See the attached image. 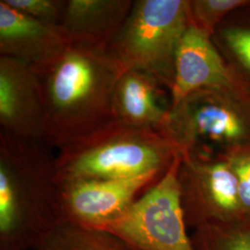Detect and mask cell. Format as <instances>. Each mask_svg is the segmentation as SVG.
I'll return each mask as SVG.
<instances>
[{"instance_id":"obj_14","label":"cell","mask_w":250,"mask_h":250,"mask_svg":"<svg viewBox=\"0 0 250 250\" xmlns=\"http://www.w3.org/2000/svg\"><path fill=\"white\" fill-rule=\"evenodd\" d=\"M211 38L232 72L250 88V3L232 12Z\"/></svg>"},{"instance_id":"obj_9","label":"cell","mask_w":250,"mask_h":250,"mask_svg":"<svg viewBox=\"0 0 250 250\" xmlns=\"http://www.w3.org/2000/svg\"><path fill=\"white\" fill-rule=\"evenodd\" d=\"M201 89L250 88L229 68L211 36L190 23L176 52L174 83L170 90L171 107Z\"/></svg>"},{"instance_id":"obj_16","label":"cell","mask_w":250,"mask_h":250,"mask_svg":"<svg viewBox=\"0 0 250 250\" xmlns=\"http://www.w3.org/2000/svg\"><path fill=\"white\" fill-rule=\"evenodd\" d=\"M191 238L197 250H250V224L205 225Z\"/></svg>"},{"instance_id":"obj_2","label":"cell","mask_w":250,"mask_h":250,"mask_svg":"<svg viewBox=\"0 0 250 250\" xmlns=\"http://www.w3.org/2000/svg\"><path fill=\"white\" fill-rule=\"evenodd\" d=\"M61 222L52 148L0 131V250H34Z\"/></svg>"},{"instance_id":"obj_7","label":"cell","mask_w":250,"mask_h":250,"mask_svg":"<svg viewBox=\"0 0 250 250\" xmlns=\"http://www.w3.org/2000/svg\"><path fill=\"white\" fill-rule=\"evenodd\" d=\"M178 180L188 228L243 222L237 181L225 160L181 157Z\"/></svg>"},{"instance_id":"obj_13","label":"cell","mask_w":250,"mask_h":250,"mask_svg":"<svg viewBox=\"0 0 250 250\" xmlns=\"http://www.w3.org/2000/svg\"><path fill=\"white\" fill-rule=\"evenodd\" d=\"M132 0H68L61 28L71 43L107 48L128 18Z\"/></svg>"},{"instance_id":"obj_12","label":"cell","mask_w":250,"mask_h":250,"mask_svg":"<svg viewBox=\"0 0 250 250\" xmlns=\"http://www.w3.org/2000/svg\"><path fill=\"white\" fill-rule=\"evenodd\" d=\"M166 90L146 72L125 71L117 82L112 97L115 121L163 134L171 107L164 100Z\"/></svg>"},{"instance_id":"obj_3","label":"cell","mask_w":250,"mask_h":250,"mask_svg":"<svg viewBox=\"0 0 250 250\" xmlns=\"http://www.w3.org/2000/svg\"><path fill=\"white\" fill-rule=\"evenodd\" d=\"M179 156L166 135L115 121L58 150L56 167L60 182L133 178L164 174Z\"/></svg>"},{"instance_id":"obj_10","label":"cell","mask_w":250,"mask_h":250,"mask_svg":"<svg viewBox=\"0 0 250 250\" xmlns=\"http://www.w3.org/2000/svg\"><path fill=\"white\" fill-rule=\"evenodd\" d=\"M1 131L20 139L44 141L45 114L33 68L0 56ZM45 142V141H44Z\"/></svg>"},{"instance_id":"obj_6","label":"cell","mask_w":250,"mask_h":250,"mask_svg":"<svg viewBox=\"0 0 250 250\" xmlns=\"http://www.w3.org/2000/svg\"><path fill=\"white\" fill-rule=\"evenodd\" d=\"M181 157L125 213L100 229L113 233L135 250H197L188 234L181 201Z\"/></svg>"},{"instance_id":"obj_11","label":"cell","mask_w":250,"mask_h":250,"mask_svg":"<svg viewBox=\"0 0 250 250\" xmlns=\"http://www.w3.org/2000/svg\"><path fill=\"white\" fill-rule=\"evenodd\" d=\"M70 43L61 27L45 24L0 1V56L36 68Z\"/></svg>"},{"instance_id":"obj_1","label":"cell","mask_w":250,"mask_h":250,"mask_svg":"<svg viewBox=\"0 0 250 250\" xmlns=\"http://www.w3.org/2000/svg\"><path fill=\"white\" fill-rule=\"evenodd\" d=\"M33 70L44 107V141L52 149L115 122L112 97L124 70L107 48L70 42Z\"/></svg>"},{"instance_id":"obj_19","label":"cell","mask_w":250,"mask_h":250,"mask_svg":"<svg viewBox=\"0 0 250 250\" xmlns=\"http://www.w3.org/2000/svg\"><path fill=\"white\" fill-rule=\"evenodd\" d=\"M237 181L243 222L250 224V146L225 159Z\"/></svg>"},{"instance_id":"obj_15","label":"cell","mask_w":250,"mask_h":250,"mask_svg":"<svg viewBox=\"0 0 250 250\" xmlns=\"http://www.w3.org/2000/svg\"><path fill=\"white\" fill-rule=\"evenodd\" d=\"M34 250H135L111 232L61 222Z\"/></svg>"},{"instance_id":"obj_8","label":"cell","mask_w":250,"mask_h":250,"mask_svg":"<svg viewBox=\"0 0 250 250\" xmlns=\"http://www.w3.org/2000/svg\"><path fill=\"white\" fill-rule=\"evenodd\" d=\"M163 174L126 179H83L61 183L62 222L100 229L129 208Z\"/></svg>"},{"instance_id":"obj_17","label":"cell","mask_w":250,"mask_h":250,"mask_svg":"<svg viewBox=\"0 0 250 250\" xmlns=\"http://www.w3.org/2000/svg\"><path fill=\"white\" fill-rule=\"evenodd\" d=\"M250 3V0H189L190 23L212 36L232 12Z\"/></svg>"},{"instance_id":"obj_18","label":"cell","mask_w":250,"mask_h":250,"mask_svg":"<svg viewBox=\"0 0 250 250\" xmlns=\"http://www.w3.org/2000/svg\"><path fill=\"white\" fill-rule=\"evenodd\" d=\"M9 6L37 21L54 26H61L65 0H4Z\"/></svg>"},{"instance_id":"obj_4","label":"cell","mask_w":250,"mask_h":250,"mask_svg":"<svg viewBox=\"0 0 250 250\" xmlns=\"http://www.w3.org/2000/svg\"><path fill=\"white\" fill-rule=\"evenodd\" d=\"M163 134L182 157L225 160L250 146V90L201 89L170 107Z\"/></svg>"},{"instance_id":"obj_5","label":"cell","mask_w":250,"mask_h":250,"mask_svg":"<svg viewBox=\"0 0 250 250\" xmlns=\"http://www.w3.org/2000/svg\"><path fill=\"white\" fill-rule=\"evenodd\" d=\"M189 25V0L134 1L107 51L124 72H146L170 93L177 48Z\"/></svg>"}]
</instances>
